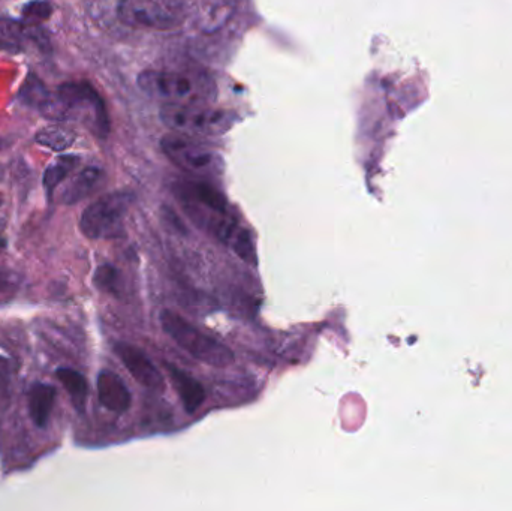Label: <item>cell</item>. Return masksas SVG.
Listing matches in <instances>:
<instances>
[{"mask_svg":"<svg viewBox=\"0 0 512 511\" xmlns=\"http://www.w3.org/2000/svg\"><path fill=\"white\" fill-rule=\"evenodd\" d=\"M138 84L162 105H212L216 98L215 80L198 68L147 69Z\"/></svg>","mask_w":512,"mask_h":511,"instance_id":"cell-1","label":"cell"},{"mask_svg":"<svg viewBox=\"0 0 512 511\" xmlns=\"http://www.w3.org/2000/svg\"><path fill=\"white\" fill-rule=\"evenodd\" d=\"M39 111L48 119L80 120L98 137H105L108 134V117L104 102L86 81L62 84L54 95H48Z\"/></svg>","mask_w":512,"mask_h":511,"instance_id":"cell-2","label":"cell"},{"mask_svg":"<svg viewBox=\"0 0 512 511\" xmlns=\"http://www.w3.org/2000/svg\"><path fill=\"white\" fill-rule=\"evenodd\" d=\"M161 324L165 333L176 341L180 348L188 351L200 362L213 368H228L233 365L234 353L227 345L201 332L176 312L162 311Z\"/></svg>","mask_w":512,"mask_h":511,"instance_id":"cell-3","label":"cell"},{"mask_svg":"<svg viewBox=\"0 0 512 511\" xmlns=\"http://www.w3.org/2000/svg\"><path fill=\"white\" fill-rule=\"evenodd\" d=\"M162 122L171 132L189 137H219L233 126V116L212 105H162Z\"/></svg>","mask_w":512,"mask_h":511,"instance_id":"cell-4","label":"cell"},{"mask_svg":"<svg viewBox=\"0 0 512 511\" xmlns=\"http://www.w3.org/2000/svg\"><path fill=\"white\" fill-rule=\"evenodd\" d=\"M117 15L126 26L165 32L182 26L185 0H120Z\"/></svg>","mask_w":512,"mask_h":511,"instance_id":"cell-5","label":"cell"},{"mask_svg":"<svg viewBox=\"0 0 512 511\" xmlns=\"http://www.w3.org/2000/svg\"><path fill=\"white\" fill-rule=\"evenodd\" d=\"M134 197L128 192H113L90 204L80 219V230L87 239H114L125 231L123 222Z\"/></svg>","mask_w":512,"mask_h":511,"instance_id":"cell-6","label":"cell"},{"mask_svg":"<svg viewBox=\"0 0 512 511\" xmlns=\"http://www.w3.org/2000/svg\"><path fill=\"white\" fill-rule=\"evenodd\" d=\"M161 146L173 164L194 176H213L221 173V156L209 147V144L201 141V138L171 132L162 138Z\"/></svg>","mask_w":512,"mask_h":511,"instance_id":"cell-7","label":"cell"},{"mask_svg":"<svg viewBox=\"0 0 512 511\" xmlns=\"http://www.w3.org/2000/svg\"><path fill=\"white\" fill-rule=\"evenodd\" d=\"M114 353L119 357L120 362L125 365V368L128 369L132 378L137 380V383H140L141 386L146 387V389L155 390V392L164 390L165 381L161 371L156 368L155 363L140 348L134 347L131 344H125V342H117L114 345Z\"/></svg>","mask_w":512,"mask_h":511,"instance_id":"cell-8","label":"cell"},{"mask_svg":"<svg viewBox=\"0 0 512 511\" xmlns=\"http://www.w3.org/2000/svg\"><path fill=\"white\" fill-rule=\"evenodd\" d=\"M96 386L99 402L111 413L123 414L131 408V392L119 375L111 371H102L98 375Z\"/></svg>","mask_w":512,"mask_h":511,"instance_id":"cell-9","label":"cell"},{"mask_svg":"<svg viewBox=\"0 0 512 511\" xmlns=\"http://www.w3.org/2000/svg\"><path fill=\"white\" fill-rule=\"evenodd\" d=\"M165 369H167L168 375H170L171 383H173L186 413H197L201 405L206 401V390H204V387L194 377H191L188 372L182 371V369L171 365V363H165Z\"/></svg>","mask_w":512,"mask_h":511,"instance_id":"cell-10","label":"cell"},{"mask_svg":"<svg viewBox=\"0 0 512 511\" xmlns=\"http://www.w3.org/2000/svg\"><path fill=\"white\" fill-rule=\"evenodd\" d=\"M104 171L98 167L84 168L81 173H78L74 179L71 180L65 191L62 192L63 204H77L84 198L92 195L99 186L104 182Z\"/></svg>","mask_w":512,"mask_h":511,"instance_id":"cell-11","label":"cell"},{"mask_svg":"<svg viewBox=\"0 0 512 511\" xmlns=\"http://www.w3.org/2000/svg\"><path fill=\"white\" fill-rule=\"evenodd\" d=\"M57 390L50 384L38 383L29 392V414L36 428H45L50 422L54 404H56Z\"/></svg>","mask_w":512,"mask_h":511,"instance_id":"cell-12","label":"cell"},{"mask_svg":"<svg viewBox=\"0 0 512 511\" xmlns=\"http://www.w3.org/2000/svg\"><path fill=\"white\" fill-rule=\"evenodd\" d=\"M177 197L198 201L216 212L227 213V200L221 192L203 182H183L177 185Z\"/></svg>","mask_w":512,"mask_h":511,"instance_id":"cell-13","label":"cell"},{"mask_svg":"<svg viewBox=\"0 0 512 511\" xmlns=\"http://www.w3.org/2000/svg\"><path fill=\"white\" fill-rule=\"evenodd\" d=\"M56 377L62 383V386L65 387L66 392H68L75 410L78 413H84L87 396H89V384H87L84 375L71 368H59L56 371Z\"/></svg>","mask_w":512,"mask_h":511,"instance_id":"cell-14","label":"cell"},{"mask_svg":"<svg viewBox=\"0 0 512 511\" xmlns=\"http://www.w3.org/2000/svg\"><path fill=\"white\" fill-rule=\"evenodd\" d=\"M80 164V159L78 156L74 155H63L59 156L50 167H47L44 173V188L45 192H47L48 200L53 198L54 191H56L57 186L72 173V171L77 168V165Z\"/></svg>","mask_w":512,"mask_h":511,"instance_id":"cell-15","label":"cell"},{"mask_svg":"<svg viewBox=\"0 0 512 511\" xmlns=\"http://www.w3.org/2000/svg\"><path fill=\"white\" fill-rule=\"evenodd\" d=\"M35 140L42 146L54 150V152H62L68 149L75 141V134L71 129L62 125L45 126L44 129L36 134Z\"/></svg>","mask_w":512,"mask_h":511,"instance_id":"cell-16","label":"cell"},{"mask_svg":"<svg viewBox=\"0 0 512 511\" xmlns=\"http://www.w3.org/2000/svg\"><path fill=\"white\" fill-rule=\"evenodd\" d=\"M30 26L18 21L0 18V44L9 45V47H20L24 41L32 38Z\"/></svg>","mask_w":512,"mask_h":511,"instance_id":"cell-17","label":"cell"},{"mask_svg":"<svg viewBox=\"0 0 512 511\" xmlns=\"http://www.w3.org/2000/svg\"><path fill=\"white\" fill-rule=\"evenodd\" d=\"M93 282L99 290L113 294V296H119L122 291V276H120L119 270L110 264H104L96 269Z\"/></svg>","mask_w":512,"mask_h":511,"instance_id":"cell-18","label":"cell"},{"mask_svg":"<svg viewBox=\"0 0 512 511\" xmlns=\"http://www.w3.org/2000/svg\"><path fill=\"white\" fill-rule=\"evenodd\" d=\"M51 15V5L44 0H38V2L29 3V5L23 8L24 24L33 27L41 24L42 21L47 20Z\"/></svg>","mask_w":512,"mask_h":511,"instance_id":"cell-19","label":"cell"},{"mask_svg":"<svg viewBox=\"0 0 512 511\" xmlns=\"http://www.w3.org/2000/svg\"><path fill=\"white\" fill-rule=\"evenodd\" d=\"M50 93L45 90L44 84L36 77L27 78L26 84L23 87V99L29 102L30 105H36L41 107L44 104L45 99L48 98Z\"/></svg>","mask_w":512,"mask_h":511,"instance_id":"cell-20","label":"cell"},{"mask_svg":"<svg viewBox=\"0 0 512 511\" xmlns=\"http://www.w3.org/2000/svg\"><path fill=\"white\" fill-rule=\"evenodd\" d=\"M9 384H11V375H9V362L0 357V401L8 398Z\"/></svg>","mask_w":512,"mask_h":511,"instance_id":"cell-21","label":"cell"},{"mask_svg":"<svg viewBox=\"0 0 512 511\" xmlns=\"http://www.w3.org/2000/svg\"><path fill=\"white\" fill-rule=\"evenodd\" d=\"M5 248V240H0V251Z\"/></svg>","mask_w":512,"mask_h":511,"instance_id":"cell-22","label":"cell"},{"mask_svg":"<svg viewBox=\"0 0 512 511\" xmlns=\"http://www.w3.org/2000/svg\"><path fill=\"white\" fill-rule=\"evenodd\" d=\"M2 290H3V287H2V285H0V291H2Z\"/></svg>","mask_w":512,"mask_h":511,"instance_id":"cell-23","label":"cell"},{"mask_svg":"<svg viewBox=\"0 0 512 511\" xmlns=\"http://www.w3.org/2000/svg\"><path fill=\"white\" fill-rule=\"evenodd\" d=\"M0 204H2V201H0Z\"/></svg>","mask_w":512,"mask_h":511,"instance_id":"cell-24","label":"cell"}]
</instances>
